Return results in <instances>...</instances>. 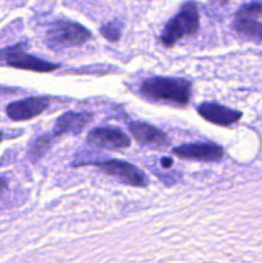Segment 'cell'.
Wrapping results in <instances>:
<instances>
[{"label":"cell","mask_w":262,"mask_h":263,"mask_svg":"<svg viewBox=\"0 0 262 263\" xmlns=\"http://www.w3.org/2000/svg\"><path fill=\"white\" fill-rule=\"evenodd\" d=\"M49 103L43 98H27V99L18 100V102L10 103L7 107V115L13 121H27L31 118L40 116L46 108Z\"/></svg>","instance_id":"9"},{"label":"cell","mask_w":262,"mask_h":263,"mask_svg":"<svg viewBox=\"0 0 262 263\" xmlns=\"http://www.w3.org/2000/svg\"><path fill=\"white\" fill-rule=\"evenodd\" d=\"M175 156L185 159H195L203 162H217L223 157L221 146L213 143H197L177 146L174 149Z\"/></svg>","instance_id":"7"},{"label":"cell","mask_w":262,"mask_h":263,"mask_svg":"<svg viewBox=\"0 0 262 263\" xmlns=\"http://www.w3.org/2000/svg\"><path fill=\"white\" fill-rule=\"evenodd\" d=\"M91 33L77 22L72 21H55L49 26L45 35L46 45L54 50L72 46L84 45Z\"/></svg>","instance_id":"2"},{"label":"cell","mask_w":262,"mask_h":263,"mask_svg":"<svg viewBox=\"0 0 262 263\" xmlns=\"http://www.w3.org/2000/svg\"><path fill=\"white\" fill-rule=\"evenodd\" d=\"M161 163L163 164V167L164 168H170V167H171V164H172V159H170V158H163L161 161Z\"/></svg>","instance_id":"17"},{"label":"cell","mask_w":262,"mask_h":263,"mask_svg":"<svg viewBox=\"0 0 262 263\" xmlns=\"http://www.w3.org/2000/svg\"><path fill=\"white\" fill-rule=\"evenodd\" d=\"M140 92L148 99L185 105L190 99L192 85L184 79L152 77L141 84Z\"/></svg>","instance_id":"1"},{"label":"cell","mask_w":262,"mask_h":263,"mask_svg":"<svg viewBox=\"0 0 262 263\" xmlns=\"http://www.w3.org/2000/svg\"><path fill=\"white\" fill-rule=\"evenodd\" d=\"M262 15V2H253L244 4L236 12V20H254Z\"/></svg>","instance_id":"13"},{"label":"cell","mask_w":262,"mask_h":263,"mask_svg":"<svg viewBox=\"0 0 262 263\" xmlns=\"http://www.w3.org/2000/svg\"><path fill=\"white\" fill-rule=\"evenodd\" d=\"M198 113L205 121L218 126H230L241 118V112L230 109L217 103H203L198 107Z\"/></svg>","instance_id":"10"},{"label":"cell","mask_w":262,"mask_h":263,"mask_svg":"<svg viewBox=\"0 0 262 263\" xmlns=\"http://www.w3.org/2000/svg\"><path fill=\"white\" fill-rule=\"evenodd\" d=\"M50 136L49 135H44L41 136V138H39L38 140L33 143L32 148H31L30 151V154H31V158L33 159V161H38V159H40L41 157L44 156V154L48 152L49 146H50Z\"/></svg>","instance_id":"14"},{"label":"cell","mask_w":262,"mask_h":263,"mask_svg":"<svg viewBox=\"0 0 262 263\" xmlns=\"http://www.w3.org/2000/svg\"><path fill=\"white\" fill-rule=\"evenodd\" d=\"M86 141L90 145L108 151H121L130 146L128 136L115 127L94 128L89 133Z\"/></svg>","instance_id":"6"},{"label":"cell","mask_w":262,"mask_h":263,"mask_svg":"<svg viewBox=\"0 0 262 263\" xmlns=\"http://www.w3.org/2000/svg\"><path fill=\"white\" fill-rule=\"evenodd\" d=\"M92 120L91 113H64L57 121L54 127V135L58 136L62 134H80L85 128V126Z\"/></svg>","instance_id":"11"},{"label":"cell","mask_w":262,"mask_h":263,"mask_svg":"<svg viewBox=\"0 0 262 263\" xmlns=\"http://www.w3.org/2000/svg\"><path fill=\"white\" fill-rule=\"evenodd\" d=\"M199 27V14L195 3H186L174 18L167 22L161 36V43L166 48H171L177 40L197 32Z\"/></svg>","instance_id":"3"},{"label":"cell","mask_w":262,"mask_h":263,"mask_svg":"<svg viewBox=\"0 0 262 263\" xmlns=\"http://www.w3.org/2000/svg\"><path fill=\"white\" fill-rule=\"evenodd\" d=\"M2 140H3V133L0 131V141H2Z\"/></svg>","instance_id":"18"},{"label":"cell","mask_w":262,"mask_h":263,"mask_svg":"<svg viewBox=\"0 0 262 263\" xmlns=\"http://www.w3.org/2000/svg\"><path fill=\"white\" fill-rule=\"evenodd\" d=\"M90 164L100 168L107 175L116 177L122 184L131 185V186H146L148 185V179L145 175L138 167L127 163V162L112 159V161L91 162Z\"/></svg>","instance_id":"5"},{"label":"cell","mask_w":262,"mask_h":263,"mask_svg":"<svg viewBox=\"0 0 262 263\" xmlns=\"http://www.w3.org/2000/svg\"><path fill=\"white\" fill-rule=\"evenodd\" d=\"M25 43L15 44L0 50V63H4L9 67L20 69H28L35 72H51L58 69L59 64L50 63L43 59L35 58L30 54L25 53Z\"/></svg>","instance_id":"4"},{"label":"cell","mask_w":262,"mask_h":263,"mask_svg":"<svg viewBox=\"0 0 262 263\" xmlns=\"http://www.w3.org/2000/svg\"><path fill=\"white\" fill-rule=\"evenodd\" d=\"M236 32L243 35L244 37L262 43V23L254 20H236L235 21Z\"/></svg>","instance_id":"12"},{"label":"cell","mask_w":262,"mask_h":263,"mask_svg":"<svg viewBox=\"0 0 262 263\" xmlns=\"http://www.w3.org/2000/svg\"><path fill=\"white\" fill-rule=\"evenodd\" d=\"M120 31H121L120 23L109 22V23H107L105 26H103L102 30H100V32H102V35L104 36L105 39H108V40L117 41L118 39H120V35H121Z\"/></svg>","instance_id":"15"},{"label":"cell","mask_w":262,"mask_h":263,"mask_svg":"<svg viewBox=\"0 0 262 263\" xmlns=\"http://www.w3.org/2000/svg\"><path fill=\"white\" fill-rule=\"evenodd\" d=\"M7 187H8L7 180H5L3 176H0V197L4 194V192L7 190Z\"/></svg>","instance_id":"16"},{"label":"cell","mask_w":262,"mask_h":263,"mask_svg":"<svg viewBox=\"0 0 262 263\" xmlns=\"http://www.w3.org/2000/svg\"><path fill=\"white\" fill-rule=\"evenodd\" d=\"M128 128H130L135 140L140 145L151 146V148L154 149H162L169 145V138H167L166 134L162 133L161 130H158L154 126L144 122L131 121L128 123Z\"/></svg>","instance_id":"8"}]
</instances>
